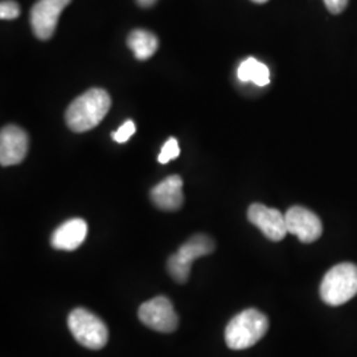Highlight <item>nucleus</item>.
<instances>
[{
	"instance_id": "f257e3e1",
	"label": "nucleus",
	"mask_w": 357,
	"mask_h": 357,
	"mask_svg": "<svg viewBox=\"0 0 357 357\" xmlns=\"http://www.w3.org/2000/svg\"><path fill=\"white\" fill-rule=\"evenodd\" d=\"M112 107V98L103 89H90L69 105L65 121L75 132H85L98 126Z\"/></svg>"
},
{
	"instance_id": "f03ea898",
	"label": "nucleus",
	"mask_w": 357,
	"mask_h": 357,
	"mask_svg": "<svg viewBox=\"0 0 357 357\" xmlns=\"http://www.w3.org/2000/svg\"><path fill=\"white\" fill-rule=\"evenodd\" d=\"M268 330V319L255 308H248L230 320L225 328V342L230 349L241 351L257 344Z\"/></svg>"
},
{
	"instance_id": "7ed1b4c3",
	"label": "nucleus",
	"mask_w": 357,
	"mask_h": 357,
	"mask_svg": "<svg viewBox=\"0 0 357 357\" xmlns=\"http://www.w3.org/2000/svg\"><path fill=\"white\" fill-rule=\"evenodd\" d=\"M356 294L357 266L351 262L333 266L320 284V296L330 306H342Z\"/></svg>"
},
{
	"instance_id": "20e7f679",
	"label": "nucleus",
	"mask_w": 357,
	"mask_h": 357,
	"mask_svg": "<svg viewBox=\"0 0 357 357\" xmlns=\"http://www.w3.org/2000/svg\"><path fill=\"white\" fill-rule=\"evenodd\" d=\"M68 327L77 343L88 349H102L109 340V330L103 320L82 307L75 308L69 314Z\"/></svg>"
},
{
	"instance_id": "39448f33",
	"label": "nucleus",
	"mask_w": 357,
	"mask_h": 357,
	"mask_svg": "<svg viewBox=\"0 0 357 357\" xmlns=\"http://www.w3.org/2000/svg\"><path fill=\"white\" fill-rule=\"evenodd\" d=\"M215 250L213 240L206 234H196L178 248L175 255L167 261V270L169 275L178 282L185 283L191 274V266L195 259L211 255Z\"/></svg>"
},
{
	"instance_id": "423d86ee",
	"label": "nucleus",
	"mask_w": 357,
	"mask_h": 357,
	"mask_svg": "<svg viewBox=\"0 0 357 357\" xmlns=\"http://www.w3.org/2000/svg\"><path fill=\"white\" fill-rule=\"evenodd\" d=\"M138 317L144 326L153 331L171 333L178 330V314L167 296L160 295L144 302L139 307Z\"/></svg>"
},
{
	"instance_id": "0eeeda50",
	"label": "nucleus",
	"mask_w": 357,
	"mask_h": 357,
	"mask_svg": "<svg viewBox=\"0 0 357 357\" xmlns=\"http://www.w3.org/2000/svg\"><path fill=\"white\" fill-rule=\"evenodd\" d=\"M72 0H38L31 10V26L40 40H50L59 23L60 15Z\"/></svg>"
},
{
	"instance_id": "6e6552de",
	"label": "nucleus",
	"mask_w": 357,
	"mask_h": 357,
	"mask_svg": "<svg viewBox=\"0 0 357 357\" xmlns=\"http://www.w3.org/2000/svg\"><path fill=\"white\" fill-rule=\"evenodd\" d=\"M284 218L287 231L296 236L301 243H315L323 233L319 217L305 206H291L286 212Z\"/></svg>"
},
{
	"instance_id": "1a4fd4ad",
	"label": "nucleus",
	"mask_w": 357,
	"mask_h": 357,
	"mask_svg": "<svg viewBox=\"0 0 357 357\" xmlns=\"http://www.w3.org/2000/svg\"><path fill=\"white\" fill-rule=\"evenodd\" d=\"M248 220L274 243L282 241L289 233L286 218L275 208H268L258 203L252 204L248 209Z\"/></svg>"
},
{
	"instance_id": "9d476101",
	"label": "nucleus",
	"mask_w": 357,
	"mask_h": 357,
	"mask_svg": "<svg viewBox=\"0 0 357 357\" xmlns=\"http://www.w3.org/2000/svg\"><path fill=\"white\" fill-rule=\"evenodd\" d=\"M28 134L19 126H6L0 132V165L16 166L24 160L28 153Z\"/></svg>"
},
{
	"instance_id": "9b49d317",
	"label": "nucleus",
	"mask_w": 357,
	"mask_h": 357,
	"mask_svg": "<svg viewBox=\"0 0 357 357\" xmlns=\"http://www.w3.org/2000/svg\"><path fill=\"white\" fill-rule=\"evenodd\" d=\"M88 236V224L82 218H70L53 231L52 248L57 250L73 252L78 249Z\"/></svg>"
},
{
	"instance_id": "f8f14e48",
	"label": "nucleus",
	"mask_w": 357,
	"mask_h": 357,
	"mask_svg": "<svg viewBox=\"0 0 357 357\" xmlns=\"http://www.w3.org/2000/svg\"><path fill=\"white\" fill-rule=\"evenodd\" d=\"M151 200L162 211H178L184 203L183 178L178 175H171L160 181L151 190Z\"/></svg>"
},
{
	"instance_id": "ddd939ff",
	"label": "nucleus",
	"mask_w": 357,
	"mask_h": 357,
	"mask_svg": "<svg viewBox=\"0 0 357 357\" xmlns=\"http://www.w3.org/2000/svg\"><path fill=\"white\" fill-rule=\"evenodd\" d=\"M128 48L134 52L135 57L141 61L149 60L158 51L159 40L153 32L146 29H134L128 38Z\"/></svg>"
},
{
	"instance_id": "4468645a",
	"label": "nucleus",
	"mask_w": 357,
	"mask_h": 357,
	"mask_svg": "<svg viewBox=\"0 0 357 357\" xmlns=\"http://www.w3.org/2000/svg\"><path fill=\"white\" fill-rule=\"evenodd\" d=\"M237 77L243 82H255L257 86H266L270 84V70L264 63L249 57L243 61L237 69Z\"/></svg>"
},
{
	"instance_id": "2eb2a0df",
	"label": "nucleus",
	"mask_w": 357,
	"mask_h": 357,
	"mask_svg": "<svg viewBox=\"0 0 357 357\" xmlns=\"http://www.w3.org/2000/svg\"><path fill=\"white\" fill-rule=\"evenodd\" d=\"M180 155V147L178 143L175 138H169L168 141L165 143V146L162 147V151L159 153V163L162 165H167L168 162L176 159Z\"/></svg>"
},
{
	"instance_id": "dca6fc26",
	"label": "nucleus",
	"mask_w": 357,
	"mask_h": 357,
	"mask_svg": "<svg viewBox=\"0 0 357 357\" xmlns=\"http://www.w3.org/2000/svg\"><path fill=\"white\" fill-rule=\"evenodd\" d=\"M20 15V7L13 0H4L0 4V17L3 20H13L19 17Z\"/></svg>"
},
{
	"instance_id": "f3484780",
	"label": "nucleus",
	"mask_w": 357,
	"mask_h": 357,
	"mask_svg": "<svg viewBox=\"0 0 357 357\" xmlns=\"http://www.w3.org/2000/svg\"><path fill=\"white\" fill-rule=\"evenodd\" d=\"M135 134V123L132 121H126L121 128L113 132V139L116 143H125Z\"/></svg>"
},
{
	"instance_id": "a211bd4d",
	"label": "nucleus",
	"mask_w": 357,
	"mask_h": 357,
	"mask_svg": "<svg viewBox=\"0 0 357 357\" xmlns=\"http://www.w3.org/2000/svg\"><path fill=\"white\" fill-rule=\"evenodd\" d=\"M323 1H324V6L327 7V10L332 15H339V13H343L349 3V0H323Z\"/></svg>"
},
{
	"instance_id": "6ab92c4d",
	"label": "nucleus",
	"mask_w": 357,
	"mask_h": 357,
	"mask_svg": "<svg viewBox=\"0 0 357 357\" xmlns=\"http://www.w3.org/2000/svg\"><path fill=\"white\" fill-rule=\"evenodd\" d=\"M137 3H138L141 7H151V6H153V4L156 3V0H137Z\"/></svg>"
},
{
	"instance_id": "aec40b11",
	"label": "nucleus",
	"mask_w": 357,
	"mask_h": 357,
	"mask_svg": "<svg viewBox=\"0 0 357 357\" xmlns=\"http://www.w3.org/2000/svg\"><path fill=\"white\" fill-rule=\"evenodd\" d=\"M253 3H257V4H264V3H266L268 0H252Z\"/></svg>"
}]
</instances>
